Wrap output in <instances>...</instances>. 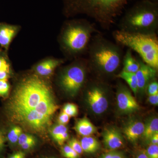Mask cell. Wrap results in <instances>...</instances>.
Listing matches in <instances>:
<instances>
[{"mask_svg": "<svg viewBox=\"0 0 158 158\" xmlns=\"http://www.w3.org/2000/svg\"><path fill=\"white\" fill-rule=\"evenodd\" d=\"M11 72L7 71H0V81H8L11 76Z\"/></svg>", "mask_w": 158, "mask_h": 158, "instance_id": "cell-33", "label": "cell"}, {"mask_svg": "<svg viewBox=\"0 0 158 158\" xmlns=\"http://www.w3.org/2000/svg\"><path fill=\"white\" fill-rule=\"evenodd\" d=\"M124 153L116 150H111L103 154L99 158H125Z\"/></svg>", "mask_w": 158, "mask_h": 158, "instance_id": "cell-26", "label": "cell"}, {"mask_svg": "<svg viewBox=\"0 0 158 158\" xmlns=\"http://www.w3.org/2000/svg\"><path fill=\"white\" fill-rule=\"evenodd\" d=\"M74 129L79 135L83 137L91 136L97 131L96 127L86 117L77 120Z\"/></svg>", "mask_w": 158, "mask_h": 158, "instance_id": "cell-15", "label": "cell"}, {"mask_svg": "<svg viewBox=\"0 0 158 158\" xmlns=\"http://www.w3.org/2000/svg\"><path fill=\"white\" fill-rule=\"evenodd\" d=\"M113 38L119 45L126 47L138 54L140 59L153 68L158 69V39L157 34L129 33L116 30Z\"/></svg>", "mask_w": 158, "mask_h": 158, "instance_id": "cell-6", "label": "cell"}, {"mask_svg": "<svg viewBox=\"0 0 158 158\" xmlns=\"http://www.w3.org/2000/svg\"><path fill=\"white\" fill-rule=\"evenodd\" d=\"M158 133V118L156 117H152L144 124V132L141 137L145 141H149L154 135Z\"/></svg>", "mask_w": 158, "mask_h": 158, "instance_id": "cell-18", "label": "cell"}, {"mask_svg": "<svg viewBox=\"0 0 158 158\" xmlns=\"http://www.w3.org/2000/svg\"><path fill=\"white\" fill-rule=\"evenodd\" d=\"M69 138V134L68 132H66L63 133L61 135L59 136L55 141L59 145H62L64 144V142L66 140H68Z\"/></svg>", "mask_w": 158, "mask_h": 158, "instance_id": "cell-32", "label": "cell"}, {"mask_svg": "<svg viewBox=\"0 0 158 158\" xmlns=\"http://www.w3.org/2000/svg\"><path fill=\"white\" fill-rule=\"evenodd\" d=\"M62 111L70 117H74L78 113V109L76 105L73 103H67L64 106Z\"/></svg>", "mask_w": 158, "mask_h": 158, "instance_id": "cell-24", "label": "cell"}, {"mask_svg": "<svg viewBox=\"0 0 158 158\" xmlns=\"http://www.w3.org/2000/svg\"><path fill=\"white\" fill-rule=\"evenodd\" d=\"M116 76L125 81L135 95L138 93V82L135 73L122 70Z\"/></svg>", "mask_w": 158, "mask_h": 158, "instance_id": "cell-19", "label": "cell"}, {"mask_svg": "<svg viewBox=\"0 0 158 158\" xmlns=\"http://www.w3.org/2000/svg\"><path fill=\"white\" fill-rule=\"evenodd\" d=\"M116 101L118 110L124 114H131L138 111L139 105L131 92L126 85L118 83L116 91Z\"/></svg>", "mask_w": 158, "mask_h": 158, "instance_id": "cell-9", "label": "cell"}, {"mask_svg": "<svg viewBox=\"0 0 158 158\" xmlns=\"http://www.w3.org/2000/svg\"><path fill=\"white\" fill-rule=\"evenodd\" d=\"M34 141H36V140L33 136L28 135V134L22 133L19 138L18 142L20 146L27 142Z\"/></svg>", "mask_w": 158, "mask_h": 158, "instance_id": "cell-30", "label": "cell"}, {"mask_svg": "<svg viewBox=\"0 0 158 158\" xmlns=\"http://www.w3.org/2000/svg\"><path fill=\"white\" fill-rule=\"evenodd\" d=\"M62 154L65 158H79L80 155L76 152L68 144L64 145L62 148Z\"/></svg>", "mask_w": 158, "mask_h": 158, "instance_id": "cell-23", "label": "cell"}, {"mask_svg": "<svg viewBox=\"0 0 158 158\" xmlns=\"http://www.w3.org/2000/svg\"><path fill=\"white\" fill-rule=\"evenodd\" d=\"M68 144L80 155L84 152L80 141H79L76 138H73L71 139L68 141Z\"/></svg>", "mask_w": 158, "mask_h": 158, "instance_id": "cell-25", "label": "cell"}, {"mask_svg": "<svg viewBox=\"0 0 158 158\" xmlns=\"http://www.w3.org/2000/svg\"><path fill=\"white\" fill-rule=\"evenodd\" d=\"M36 144V141H30L20 145L21 147L24 150H28L34 147Z\"/></svg>", "mask_w": 158, "mask_h": 158, "instance_id": "cell-35", "label": "cell"}, {"mask_svg": "<svg viewBox=\"0 0 158 158\" xmlns=\"http://www.w3.org/2000/svg\"><path fill=\"white\" fill-rule=\"evenodd\" d=\"M98 33L94 24L87 19L71 20L62 28L60 45L67 57L77 59L88 51L93 34Z\"/></svg>", "mask_w": 158, "mask_h": 158, "instance_id": "cell-4", "label": "cell"}, {"mask_svg": "<svg viewBox=\"0 0 158 158\" xmlns=\"http://www.w3.org/2000/svg\"><path fill=\"white\" fill-rule=\"evenodd\" d=\"M151 144H158V133L154 135L149 140Z\"/></svg>", "mask_w": 158, "mask_h": 158, "instance_id": "cell-37", "label": "cell"}, {"mask_svg": "<svg viewBox=\"0 0 158 158\" xmlns=\"http://www.w3.org/2000/svg\"><path fill=\"white\" fill-rule=\"evenodd\" d=\"M18 25L0 23V46L5 50L8 51L12 40L20 30Z\"/></svg>", "mask_w": 158, "mask_h": 158, "instance_id": "cell-12", "label": "cell"}, {"mask_svg": "<svg viewBox=\"0 0 158 158\" xmlns=\"http://www.w3.org/2000/svg\"><path fill=\"white\" fill-rule=\"evenodd\" d=\"M148 101L151 104L158 106V94L154 95H149Z\"/></svg>", "mask_w": 158, "mask_h": 158, "instance_id": "cell-34", "label": "cell"}, {"mask_svg": "<svg viewBox=\"0 0 158 158\" xmlns=\"http://www.w3.org/2000/svg\"><path fill=\"white\" fill-rule=\"evenodd\" d=\"M139 60L140 67L135 74L138 82V92L143 93L146 90L149 83L156 80L158 69L147 65L140 58Z\"/></svg>", "mask_w": 158, "mask_h": 158, "instance_id": "cell-10", "label": "cell"}, {"mask_svg": "<svg viewBox=\"0 0 158 158\" xmlns=\"http://www.w3.org/2000/svg\"><path fill=\"white\" fill-rule=\"evenodd\" d=\"M5 142V138L3 134L0 132V150L4 146Z\"/></svg>", "mask_w": 158, "mask_h": 158, "instance_id": "cell-38", "label": "cell"}, {"mask_svg": "<svg viewBox=\"0 0 158 158\" xmlns=\"http://www.w3.org/2000/svg\"><path fill=\"white\" fill-rule=\"evenodd\" d=\"M87 52L89 67L102 75L114 74L122 63L123 52L120 45L105 38L100 33L92 37Z\"/></svg>", "mask_w": 158, "mask_h": 158, "instance_id": "cell-3", "label": "cell"}, {"mask_svg": "<svg viewBox=\"0 0 158 158\" xmlns=\"http://www.w3.org/2000/svg\"><path fill=\"white\" fill-rule=\"evenodd\" d=\"M119 27V30L129 33L157 34L158 3L146 0L137 2L125 12Z\"/></svg>", "mask_w": 158, "mask_h": 158, "instance_id": "cell-5", "label": "cell"}, {"mask_svg": "<svg viewBox=\"0 0 158 158\" xmlns=\"http://www.w3.org/2000/svg\"><path fill=\"white\" fill-rule=\"evenodd\" d=\"M5 70L11 72V63L7 52L0 49V71Z\"/></svg>", "mask_w": 158, "mask_h": 158, "instance_id": "cell-20", "label": "cell"}, {"mask_svg": "<svg viewBox=\"0 0 158 158\" xmlns=\"http://www.w3.org/2000/svg\"><path fill=\"white\" fill-rule=\"evenodd\" d=\"M88 67L87 59L80 57L63 69L59 77L61 89L69 96H76L86 82Z\"/></svg>", "mask_w": 158, "mask_h": 158, "instance_id": "cell-7", "label": "cell"}, {"mask_svg": "<svg viewBox=\"0 0 158 158\" xmlns=\"http://www.w3.org/2000/svg\"><path fill=\"white\" fill-rule=\"evenodd\" d=\"M54 158V157H44V158Z\"/></svg>", "mask_w": 158, "mask_h": 158, "instance_id": "cell-41", "label": "cell"}, {"mask_svg": "<svg viewBox=\"0 0 158 158\" xmlns=\"http://www.w3.org/2000/svg\"><path fill=\"white\" fill-rule=\"evenodd\" d=\"M70 117L67 114L62 111L59 114L58 118V124L64 125L67 124L69 122Z\"/></svg>", "mask_w": 158, "mask_h": 158, "instance_id": "cell-31", "label": "cell"}, {"mask_svg": "<svg viewBox=\"0 0 158 158\" xmlns=\"http://www.w3.org/2000/svg\"><path fill=\"white\" fill-rule=\"evenodd\" d=\"M146 90L148 95H154L158 94V83L156 80L152 81L148 85Z\"/></svg>", "mask_w": 158, "mask_h": 158, "instance_id": "cell-29", "label": "cell"}, {"mask_svg": "<svg viewBox=\"0 0 158 158\" xmlns=\"http://www.w3.org/2000/svg\"><path fill=\"white\" fill-rule=\"evenodd\" d=\"M22 129L19 126H15L9 131L8 135V140L11 144H15L18 141Z\"/></svg>", "mask_w": 158, "mask_h": 158, "instance_id": "cell-21", "label": "cell"}, {"mask_svg": "<svg viewBox=\"0 0 158 158\" xmlns=\"http://www.w3.org/2000/svg\"><path fill=\"white\" fill-rule=\"evenodd\" d=\"M58 109L50 85L34 74L24 78L16 85L6 112L12 122L33 132L43 134L50 127Z\"/></svg>", "mask_w": 158, "mask_h": 158, "instance_id": "cell-1", "label": "cell"}, {"mask_svg": "<svg viewBox=\"0 0 158 158\" xmlns=\"http://www.w3.org/2000/svg\"><path fill=\"white\" fill-rule=\"evenodd\" d=\"M146 1H150V2H158V0H146Z\"/></svg>", "mask_w": 158, "mask_h": 158, "instance_id": "cell-40", "label": "cell"}, {"mask_svg": "<svg viewBox=\"0 0 158 158\" xmlns=\"http://www.w3.org/2000/svg\"><path fill=\"white\" fill-rule=\"evenodd\" d=\"M10 86L8 81H0V97H6L9 94Z\"/></svg>", "mask_w": 158, "mask_h": 158, "instance_id": "cell-28", "label": "cell"}, {"mask_svg": "<svg viewBox=\"0 0 158 158\" xmlns=\"http://www.w3.org/2000/svg\"><path fill=\"white\" fill-rule=\"evenodd\" d=\"M136 158H148V157L147 155L145 154V152H143L140 153L138 154Z\"/></svg>", "mask_w": 158, "mask_h": 158, "instance_id": "cell-39", "label": "cell"}, {"mask_svg": "<svg viewBox=\"0 0 158 158\" xmlns=\"http://www.w3.org/2000/svg\"><path fill=\"white\" fill-rule=\"evenodd\" d=\"M87 102L90 110L96 114H101L108 109L109 102L105 86L99 83L90 84L86 91Z\"/></svg>", "mask_w": 158, "mask_h": 158, "instance_id": "cell-8", "label": "cell"}, {"mask_svg": "<svg viewBox=\"0 0 158 158\" xmlns=\"http://www.w3.org/2000/svg\"><path fill=\"white\" fill-rule=\"evenodd\" d=\"M84 152L93 153L99 149L100 144L96 138L91 136L84 137L80 141Z\"/></svg>", "mask_w": 158, "mask_h": 158, "instance_id": "cell-17", "label": "cell"}, {"mask_svg": "<svg viewBox=\"0 0 158 158\" xmlns=\"http://www.w3.org/2000/svg\"><path fill=\"white\" fill-rule=\"evenodd\" d=\"M145 152L148 158H158V145L151 144Z\"/></svg>", "mask_w": 158, "mask_h": 158, "instance_id": "cell-27", "label": "cell"}, {"mask_svg": "<svg viewBox=\"0 0 158 158\" xmlns=\"http://www.w3.org/2000/svg\"><path fill=\"white\" fill-rule=\"evenodd\" d=\"M144 129V124L143 122L137 119H133L125 124L123 133L129 141L135 142L141 137Z\"/></svg>", "mask_w": 158, "mask_h": 158, "instance_id": "cell-14", "label": "cell"}, {"mask_svg": "<svg viewBox=\"0 0 158 158\" xmlns=\"http://www.w3.org/2000/svg\"><path fill=\"white\" fill-rule=\"evenodd\" d=\"M64 61L62 59L47 58L36 64L34 66V70L39 76L48 77Z\"/></svg>", "mask_w": 158, "mask_h": 158, "instance_id": "cell-13", "label": "cell"}, {"mask_svg": "<svg viewBox=\"0 0 158 158\" xmlns=\"http://www.w3.org/2000/svg\"><path fill=\"white\" fill-rule=\"evenodd\" d=\"M26 154L24 152L22 151H18L11 155L9 158H25Z\"/></svg>", "mask_w": 158, "mask_h": 158, "instance_id": "cell-36", "label": "cell"}, {"mask_svg": "<svg viewBox=\"0 0 158 158\" xmlns=\"http://www.w3.org/2000/svg\"><path fill=\"white\" fill-rule=\"evenodd\" d=\"M123 70L127 72L135 73L140 67L139 59H136L133 55L131 50L128 49L123 59Z\"/></svg>", "mask_w": 158, "mask_h": 158, "instance_id": "cell-16", "label": "cell"}, {"mask_svg": "<svg viewBox=\"0 0 158 158\" xmlns=\"http://www.w3.org/2000/svg\"><path fill=\"white\" fill-rule=\"evenodd\" d=\"M103 141L105 147L111 150H116L124 145V139L121 132L116 128L106 129L102 133Z\"/></svg>", "mask_w": 158, "mask_h": 158, "instance_id": "cell-11", "label": "cell"}, {"mask_svg": "<svg viewBox=\"0 0 158 158\" xmlns=\"http://www.w3.org/2000/svg\"><path fill=\"white\" fill-rule=\"evenodd\" d=\"M129 0H62L67 17L84 15L109 30L121 15Z\"/></svg>", "mask_w": 158, "mask_h": 158, "instance_id": "cell-2", "label": "cell"}, {"mask_svg": "<svg viewBox=\"0 0 158 158\" xmlns=\"http://www.w3.org/2000/svg\"><path fill=\"white\" fill-rule=\"evenodd\" d=\"M68 132V128L64 125L58 124L51 129L50 133L55 141L63 133Z\"/></svg>", "mask_w": 158, "mask_h": 158, "instance_id": "cell-22", "label": "cell"}]
</instances>
